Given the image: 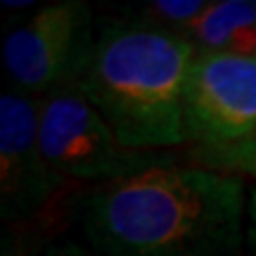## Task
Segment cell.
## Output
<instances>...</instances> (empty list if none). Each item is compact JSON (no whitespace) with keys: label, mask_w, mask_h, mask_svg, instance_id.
Instances as JSON below:
<instances>
[{"label":"cell","mask_w":256,"mask_h":256,"mask_svg":"<svg viewBox=\"0 0 256 256\" xmlns=\"http://www.w3.org/2000/svg\"><path fill=\"white\" fill-rule=\"evenodd\" d=\"M248 198L244 178L160 164L88 190L79 222L102 256H235Z\"/></svg>","instance_id":"1"},{"label":"cell","mask_w":256,"mask_h":256,"mask_svg":"<svg viewBox=\"0 0 256 256\" xmlns=\"http://www.w3.org/2000/svg\"><path fill=\"white\" fill-rule=\"evenodd\" d=\"M194 58V45L178 32L143 22L107 24L77 88L126 148L186 146L184 96Z\"/></svg>","instance_id":"2"},{"label":"cell","mask_w":256,"mask_h":256,"mask_svg":"<svg viewBox=\"0 0 256 256\" xmlns=\"http://www.w3.org/2000/svg\"><path fill=\"white\" fill-rule=\"evenodd\" d=\"M184 128L196 166L256 180V60L196 54Z\"/></svg>","instance_id":"3"},{"label":"cell","mask_w":256,"mask_h":256,"mask_svg":"<svg viewBox=\"0 0 256 256\" xmlns=\"http://www.w3.org/2000/svg\"><path fill=\"white\" fill-rule=\"evenodd\" d=\"M38 132L47 162L64 182L79 180L98 186L152 166L175 164V156L164 150L126 148L77 86L38 98Z\"/></svg>","instance_id":"4"},{"label":"cell","mask_w":256,"mask_h":256,"mask_svg":"<svg viewBox=\"0 0 256 256\" xmlns=\"http://www.w3.org/2000/svg\"><path fill=\"white\" fill-rule=\"evenodd\" d=\"M98 30L84 0L43 4L6 32L2 62L15 90L34 98L73 88L92 60Z\"/></svg>","instance_id":"5"},{"label":"cell","mask_w":256,"mask_h":256,"mask_svg":"<svg viewBox=\"0 0 256 256\" xmlns=\"http://www.w3.org/2000/svg\"><path fill=\"white\" fill-rule=\"evenodd\" d=\"M64 180L43 152L38 98L18 90L0 96V214L9 224L32 218Z\"/></svg>","instance_id":"6"},{"label":"cell","mask_w":256,"mask_h":256,"mask_svg":"<svg viewBox=\"0 0 256 256\" xmlns=\"http://www.w3.org/2000/svg\"><path fill=\"white\" fill-rule=\"evenodd\" d=\"M186 38L203 56H237L256 60L254 0H218L186 32Z\"/></svg>","instance_id":"7"},{"label":"cell","mask_w":256,"mask_h":256,"mask_svg":"<svg viewBox=\"0 0 256 256\" xmlns=\"http://www.w3.org/2000/svg\"><path fill=\"white\" fill-rule=\"evenodd\" d=\"M207 6L210 2L203 0H154L141 6V15L143 24L186 36L192 24L207 11Z\"/></svg>","instance_id":"8"},{"label":"cell","mask_w":256,"mask_h":256,"mask_svg":"<svg viewBox=\"0 0 256 256\" xmlns=\"http://www.w3.org/2000/svg\"><path fill=\"white\" fill-rule=\"evenodd\" d=\"M246 244L256 256V186L250 190L248 198V220H246Z\"/></svg>","instance_id":"9"},{"label":"cell","mask_w":256,"mask_h":256,"mask_svg":"<svg viewBox=\"0 0 256 256\" xmlns=\"http://www.w3.org/2000/svg\"><path fill=\"white\" fill-rule=\"evenodd\" d=\"M41 256H94L90 252L82 250L77 246H70V244H62V246H54L50 250H45Z\"/></svg>","instance_id":"10"},{"label":"cell","mask_w":256,"mask_h":256,"mask_svg":"<svg viewBox=\"0 0 256 256\" xmlns=\"http://www.w3.org/2000/svg\"><path fill=\"white\" fill-rule=\"evenodd\" d=\"M2 6H6V9H28V6H34V2H28V0H4Z\"/></svg>","instance_id":"11"},{"label":"cell","mask_w":256,"mask_h":256,"mask_svg":"<svg viewBox=\"0 0 256 256\" xmlns=\"http://www.w3.org/2000/svg\"><path fill=\"white\" fill-rule=\"evenodd\" d=\"M254 6H256V0H254Z\"/></svg>","instance_id":"12"}]
</instances>
